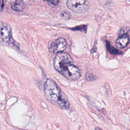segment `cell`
I'll return each instance as SVG.
<instances>
[{
	"instance_id": "cell-1",
	"label": "cell",
	"mask_w": 130,
	"mask_h": 130,
	"mask_svg": "<svg viewBox=\"0 0 130 130\" xmlns=\"http://www.w3.org/2000/svg\"><path fill=\"white\" fill-rule=\"evenodd\" d=\"M53 66L58 73L70 80H76L80 77V69L75 65L72 58L67 53H57L53 60Z\"/></svg>"
},
{
	"instance_id": "cell-2",
	"label": "cell",
	"mask_w": 130,
	"mask_h": 130,
	"mask_svg": "<svg viewBox=\"0 0 130 130\" xmlns=\"http://www.w3.org/2000/svg\"><path fill=\"white\" fill-rule=\"evenodd\" d=\"M45 98L53 105L63 110L70 108V102L66 95L61 90L56 82L51 79H47L44 84Z\"/></svg>"
},
{
	"instance_id": "cell-3",
	"label": "cell",
	"mask_w": 130,
	"mask_h": 130,
	"mask_svg": "<svg viewBox=\"0 0 130 130\" xmlns=\"http://www.w3.org/2000/svg\"><path fill=\"white\" fill-rule=\"evenodd\" d=\"M12 29L10 25L3 21H0V44L8 46L12 42Z\"/></svg>"
},
{
	"instance_id": "cell-4",
	"label": "cell",
	"mask_w": 130,
	"mask_h": 130,
	"mask_svg": "<svg viewBox=\"0 0 130 130\" xmlns=\"http://www.w3.org/2000/svg\"><path fill=\"white\" fill-rule=\"evenodd\" d=\"M67 5L71 11L78 13L85 12L89 8L87 0H68Z\"/></svg>"
},
{
	"instance_id": "cell-5",
	"label": "cell",
	"mask_w": 130,
	"mask_h": 130,
	"mask_svg": "<svg viewBox=\"0 0 130 130\" xmlns=\"http://www.w3.org/2000/svg\"><path fill=\"white\" fill-rule=\"evenodd\" d=\"M67 47L66 40L63 38H59L50 45L49 50L55 54L62 52Z\"/></svg>"
},
{
	"instance_id": "cell-6",
	"label": "cell",
	"mask_w": 130,
	"mask_h": 130,
	"mask_svg": "<svg viewBox=\"0 0 130 130\" xmlns=\"http://www.w3.org/2000/svg\"><path fill=\"white\" fill-rule=\"evenodd\" d=\"M129 42V39L128 35L124 34L119 36L116 41V46L120 49L123 48L127 46Z\"/></svg>"
},
{
	"instance_id": "cell-7",
	"label": "cell",
	"mask_w": 130,
	"mask_h": 130,
	"mask_svg": "<svg viewBox=\"0 0 130 130\" xmlns=\"http://www.w3.org/2000/svg\"><path fill=\"white\" fill-rule=\"evenodd\" d=\"M11 8L16 11H22L24 8V3L21 0H16L12 4Z\"/></svg>"
},
{
	"instance_id": "cell-8",
	"label": "cell",
	"mask_w": 130,
	"mask_h": 130,
	"mask_svg": "<svg viewBox=\"0 0 130 130\" xmlns=\"http://www.w3.org/2000/svg\"><path fill=\"white\" fill-rule=\"evenodd\" d=\"M107 49L111 54H118L121 53V51L116 49L113 47H112L111 46H110V45H107Z\"/></svg>"
},
{
	"instance_id": "cell-9",
	"label": "cell",
	"mask_w": 130,
	"mask_h": 130,
	"mask_svg": "<svg viewBox=\"0 0 130 130\" xmlns=\"http://www.w3.org/2000/svg\"><path fill=\"white\" fill-rule=\"evenodd\" d=\"M128 31V27L126 28V27H124V28H122L120 29V30L119 31V36H121L122 35L124 34H126L127 33V31Z\"/></svg>"
},
{
	"instance_id": "cell-10",
	"label": "cell",
	"mask_w": 130,
	"mask_h": 130,
	"mask_svg": "<svg viewBox=\"0 0 130 130\" xmlns=\"http://www.w3.org/2000/svg\"><path fill=\"white\" fill-rule=\"evenodd\" d=\"M45 1H47L49 2L50 4L53 5H57L58 3L59 2V0H44Z\"/></svg>"
},
{
	"instance_id": "cell-11",
	"label": "cell",
	"mask_w": 130,
	"mask_h": 130,
	"mask_svg": "<svg viewBox=\"0 0 130 130\" xmlns=\"http://www.w3.org/2000/svg\"><path fill=\"white\" fill-rule=\"evenodd\" d=\"M94 76L93 75H91V74H89V75H86V79L87 80H89V81H90V80H94Z\"/></svg>"
},
{
	"instance_id": "cell-12",
	"label": "cell",
	"mask_w": 130,
	"mask_h": 130,
	"mask_svg": "<svg viewBox=\"0 0 130 130\" xmlns=\"http://www.w3.org/2000/svg\"><path fill=\"white\" fill-rule=\"evenodd\" d=\"M4 8V0H0V13L3 11Z\"/></svg>"
},
{
	"instance_id": "cell-13",
	"label": "cell",
	"mask_w": 130,
	"mask_h": 130,
	"mask_svg": "<svg viewBox=\"0 0 130 130\" xmlns=\"http://www.w3.org/2000/svg\"><path fill=\"white\" fill-rule=\"evenodd\" d=\"M95 130H102L100 127H96L95 128Z\"/></svg>"
}]
</instances>
